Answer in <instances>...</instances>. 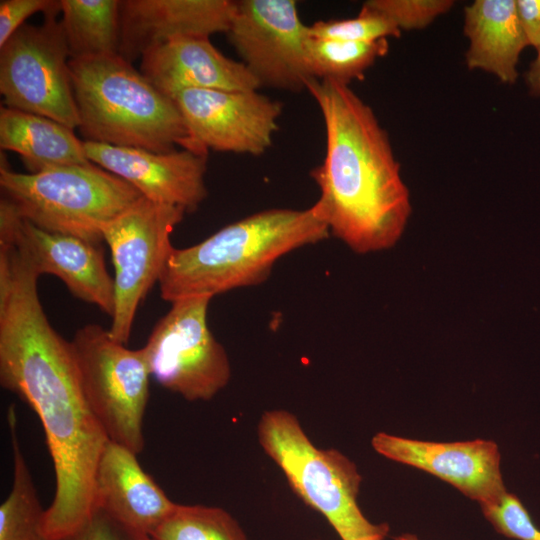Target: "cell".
I'll list each match as a JSON object with an SVG mask.
<instances>
[{"label": "cell", "instance_id": "cell-1", "mask_svg": "<svg viewBox=\"0 0 540 540\" xmlns=\"http://www.w3.org/2000/svg\"><path fill=\"white\" fill-rule=\"evenodd\" d=\"M0 384L42 423L56 481L42 531L48 540L63 539L96 508V469L109 439L83 394L70 341L50 324L31 271L0 279Z\"/></svg>", "mask_w": 540, "mask_h": 540}, {"label": "cell", "instance_id": "cell-2", "mask_svg": "<svg viewBox=\"0 0 540 540\" xmlns=\"http://www.w3.org/2000/svg\"><path fill=\"white\" fill-rule=\"evenodd\" d=\"M306 90L325 127V156L310 175L329 231L355 253L391 248L406 228L411 203L388 133L349 84L312 78Z\"/></svg>", "mask_w": 540, "mask_h": 540}, {"label": "cell", "instance_id": "cell-3", "mask_svg": "<svg viewBox=\"0 0 540 540\" xmlns=\"http://www.w3.org/2000/svg\"><path fill=\"white\" fill-rule=\"evenodd\" d=\"M330 234L316 201L304 210L274 208L228 224L195 245L174 248L159 279L168 302L262 284L282 256Z\"/></svg>", "mask_w": 540, "mask_h": 540}, {"label": "cell", "instance_id": "cell-4", "mask_svg": "<svg viewBox=\"0 0 540 540\" xmlns=\"http://www.w3.org/2000/svg\"><path fill=\"white\" fill-rule=\"evenodd\" d=\"M69 68L84 141L197 152L174 100L119 54L70 59Z\"/></svg>", "mask_w": 540, "mask_h": 540}, {"label": "cell", "instance_id": "cell-5", "mask_svg": "<svg viewBox=\"0 0 540 540\" xmlns=\"http://www.w3.org/2000/svg\"><path fill=\"white\" fill-rule=\"evenodd\" d=\"M0 187L23 219L96 244L103 241L105 227L143 197L93 163L20 173L1 162Z\"/></svg>", "mask_w": 540, "mask_h": 540}, {"label": "cell", "instance_id": "cell-6", "mask_svg": "<svg viewBox=\"0 0 540 540\" xmlns=\"http://www.w3.org/2000/svg\"><path fill=\"white\" fill-rule=\"evenodd\" d=\"M258 440L295 494L321 513L341 540H384L389 526L362 513L357 502L362 477L347 456L316 447L297 417L281 409L262 414Z\"/></svg>", "mask_w": 540, "mask_h": 540}, {"label": "cell", "instance_id": "cell-7", "mask_svg": "<svg viewBox=\"0 0 540 540\" xmlns=\"http://www.w3.org/2000/svg\"><path fill=\"white\" fill-rule=\"evenodd\" d=\"M70 345L85 399L108 439L140 454L151 377L143 348H127L98 324L79 328Z\"/></svg>", "mask_w": 540, "mask_h": 540}, {"label": "cell", "instance_id": "cell-8", "mask_svg": "<svg viewBox=\"0 0 540 540\" xmlns=\"http://www.w3.org/2000/svg\"><path fill=\"white\" fill-rule=\"evenodd\" d=\"M60 11L40 25L24 24L0 47V93L4 106L79 127L70 53Z\"/></svg>", "mask_w": 540, "mask_h": 540}, {"label": "cell", "instance_id": "cell-9", "mask_svg": "<svg viewBox=\"0 0 540 540\" xmlns=\"http://www.w3.org/2000/svg\"><path fill=\"white\" fill-rule=\"evenodd\" d=\"M211 299L200 295L171 302L142 347L151 377L188 401L212 399L231 378L226 350L208 326Z\"/></svg>", "mask_w": 540, "mask_h": 540}, {"label": "cell", "instance_id": "cell-10", "mask_svg": "<svg viewBox=\"0 0 540 540\" xmlns=\"http://www.w3.org/2000/svg\"><path fill=\"white\" fill-rule=\"evenodd\" d=\"M186 213L142 197L105 227L103 241L111 252L115 297L108 330L115 340L128 342L138 307L159 282L174 249L171 234Z\"/></svg>", "mask_w": 540, "mask_h": 540}, {"label": "cell", "instance_id": "cell-11", "mask_svg": "<svg viewBox=\"0 0 540 540\" xmlns=\"http://www.w3.org/2000/svg\"><path fill=\"white\" fill-rule=\"evenodd\" d=\"M226 34L260 87L296 92L314 78L307 55L308 26L299 18L296 1H236Z\"/></svg>", "mask_w": 540, "mask_h": 540}, {"label": "cell", "instance_id": "cell-12", "mask_svg": "<svg viewBox=\"0 0 540 540\" xmlns=\"http://www.w3.org/2000/svg\"><path fill=\"white\" fill-rule=\"evenodd\" d=\"M194 149L259 156L278 130L279 101L257 90L188 89L173 97Z\"/></svg>", "mask_w": 540, "mask_h": 540}, {"label": "cell", "instance_id": "cell-13", "mask_svg": "<svg viewBox=\"0 0 540 540\" xmlns=\"http://www.w3.org/2000/svg\"><path fill=\"white\" fill-rule=\"evenodd\" d=\"M0 233L23 250L39 275L56 276L75 297L112 317L114 281L100 244L41 229L20 217L4 197L0 201Z\"/></svg>", "mask_w": 540, "mask_h": 540}, {"label": "cell", "instance_id": "cell-14", "mask_svg": "<svg viewBox=\"0 0 540 540\" xmlns=\"http://www.w3.org/2000/svg\"><path fill=\"white\" fill-rule=\"evenodd\" d=\"M371 444L380 455L438 477L480 506L496 503L507 493L501 454L492 440L434 442L379 432Z\"/></svg>", "mask_w": 540, "mask_h": 540}, {"label": "cell", "instance_id": "cell-15", "mask_svg": "<svg viewBox=\"0 0 540 540\" xmlns=\"http://www.w3.org/2000/svg\"><path fill=\"white\" fill-rule=\"evenodd\" d=\"M90 162L120 177L153 202L194 212L207 197V154L188 149L159 153L84 141Z\"/></svg>", "mask_w": 540, "mask_h": 540}, {"label": "cell", "instance_id": "cell-16", "mask_svg": "<svg viewBox=\"0 0 540 540\" xmlns=\"http://www.w3.org/2000/svg\"><path fill=\"white\" fill-rule=\"evenodd\" d=\"M231 0H121L119 55L132 63L172 39L227 33Z\"/></svg>", "mask_w": 540, "mask_h": 540}, {"label": "cell", "instance_id": "cell-17", "mask_svg": "<svg viewBox=\"0 0 540 540\" xmlns=\"http://www.w3.org/2000/svg\"><path fill=\"white\" fill-rule=\"evenodd\" d=\"M141 73L172 98L188 89L257 90L258 81L241 61L222 54L206 36L172 39L147 51Z\"/></svg>", "mask_w": 540, "mask_h": 540}, {"label": "cell", "instance_id": "cell-18", "mask_svg": "<svg viewBox=\"0 0 540 540\" xmlns=\"http://www.w3.org/2000/svg\"><path fill=\"white\" fill-rule=\"evenodd\" d=\"M95 506L151 535L173 513L177 503L143 470L136 453L109 440L96 469Z\"/></svg>", "mask_w": 540, "mask_h": 540}, {"label": "cell", "instance_id": "cell-19", "mask_svg": "<svg viewBox=\"0 0 540 540\" xmlns=\"http://www.w3.org/2000/svg\"><path fill=\"white\" fill-rule=\"evenodd\" d=\"M463 31L469 40L465 54L467 67L489 72L503 83L514 84L520 54L529 46L516 0H476L465 6Z\"/></svg>", "mask_w": 540, "mask_h": 540}, {"label": "cell", "instance_id": "cell-20", "mask_svg": "<svg viewBox=\"0 0 540 540\" xmlns=\"http://www.w3.org/2000/svg\"><path fill=\"white\" fill-rule=\"evenodd\" d=\"M0 147L17 153L29 173L92 163L84 140L74 129L53 119L2 106L0 109Z\"/></svg>", "mask_w": 540, "mask_h": 540}, {"label": "cell", "instance_id": "cell-21", "mask_svg": "<svg viewBox=\"0 0 540 540\" xmlns=\"http://www.w3.org/2000/svg\"><path fill=\"white\" fill-rule=\"evenodd\" d=\"M70 59L119 54L121 0H60Z\"/></svg>", "mask_w": 540, "mask_h": 540}, {"label": "cell", "instance_id": "cell-22", "mask_svg": "<svg viewBox=\"0 0 540 540\" xmlns=\"http://www.w3.org/2000/svg\"><path fill=\"white\" fill-rule=\"evenodd\" d=\"M7 422L13 454V481L0 506V540H48L42 531V509L17 434L15 406L8 408Z\"/></svg>", "mask_w": 540, "mask_h": 540}, {"label": "cell", "instance_id": "cell-23", "mask_svg": "<svg viewBox=\"0 0 540 540\" xmlns=\"http://www.w3.org/2000/svg\"><path fill=\"white\" fill-rule=\"evenodd\" d=\"M388 51L387 39L350 42L309 37L307 55L314 78L349 84L364 76L377 58Z\"/></svg>", "mask_w": 540, "mask_h": 540}, {"label": "cell", "instance_id": "cell-24", "mask_svg": "<svg viewBox=\"0 0 540 540\" xmlns=\"http://www.w3.org/2000/svg\"><path fill=\"white\" fill-rule=\"evenodd\" d=\"M150 536L154 540H248L224 509L182 504Z\"/></svg>", "mask_w": 540, "mask_h": 540}, {"label": "cell", "instance_id": "cell-25", "mask_svg": "<svg viewBox=\"0 0 540 540\" xmlns=\"http://www.w3.org/2000/svg\"><path fill=\"white\" fill-rule=\"evenodd\" d=\"M308 32L314 38L350 42H375L401 35L388 18L365 5L354 18L316 21L308 26Z\"/></svg>", "mask_w": 540, "mask_h": 540}, {"label": "cell", "instance_id": "cell-26", "mask_svg": "<svg viewBox=\"0 0 540 540\" xmlns=\"http://www.w3.org/2000/svg\"><path fill=\"white\" fill-rule=\"evenodd\" d=\"M454 4L453 0H368L363 3L388 18L401 32L427 27Z\"/></svg>", "mask_w": 540, "mask_h": 540}, {"label": "cell", "instance_id": "cell-27", "mask_svg": "<svg viewBox=\"0 0 540 540\" xmlns=\"http://www.w3.org/2000/svg\"><path fill=\"white\" fill-rule=\"evenodd\" d=\"M480 508L499 534L516 540H540V529L516 495L507 492L498 502Z\"/></svg>", "mask_w": 540, "mask_h": 540}, {"label": "cell", "instance_id": "cell-28", "mask_svg": "<svg viewBox=\"0 0 540 540\" xmlns=\"http://www.w3.org/2000/svg\"><path fill=\"white\" fill-rule=\"evenodd\" d=\"M60 540H154L101 508L96 507L89 519L76 531Z\"/></svg>", "mask_w": 540, "mask_h": 540}, {"label": "cell", "instance_id": "cell-29", "mask_svg": "<svg viewBox=\"0 0 540 540\" xmlns=\"http://www.w3.org/2000/svg\"><path fill=\"white\" fill-rule=\"evenodd\" d=\"M61 12L57 0H1L0 1V47L25 24L31 15L41 12Z\"/></svg>", "mask_w": 540, "mask_h": 540}, {"label": "cell", "instance_id": "cell-30", "mask_svg": "<svg viewBox=\"0 0 540 540\" xmlns=\"http://www.w3.org/2000/svg\"><path fill=\"white\" fill-rule=\"evenodd\" d=\"M516 7L528 45L540 50V0H516Z\"/></svg>", "mask_w": 540, "mask_h": 540}, {"label": "cell", "instance_id": "cell-31", "mask_svg": "<svg viewBox=\"0 0 540 540\" xmlns=\"http://www.w3.org/2000/svg\"><path fill=\"white\" fill-rule=\"evenodd\" d=\"M529 92L535 96L540 95V50L530 64L528 71L524 75Z\"/></svg>", "mask_w": 540, "mask_h": 540}, {"label": "cell", "instance_id": "cell-32", "mask_svg": "<svg viewBox=\"0 0 540 540\" xmlns=\"http://www.w3.org/2000/svg\"><path fill=\"white\" fill-rule=\"evenodd\" d=\"M393 539L394 540H420L416 535H413V534H401V535L395 536Z\"/></svg>", "mask_w": 540, "mask_h": 540}]
</instances>
